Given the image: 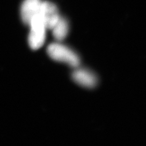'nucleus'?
Returning a JSON list of instances; mask_svg holds the SVG:
<instances>
[{
    "instance_id": "obj_1",
    "label": "nucleus",
    "mask_w": 146,
    "mask_h": 146,
    "mask_svg": "<svg viewBox=\"0 0 146 146\" xmlns=\"http://www.w3.org/2000/svg\"><path fill=\"white\" fill-rule=\"evenodd\" d=\"M47 52L53 60L65 63L72 67H77L80 64L77 55L65 46L58 43H52L48 47Z\"/></svg>"
},
{
    "instance_id": "obj_4",
    "label": "nucleus",
    "mask_w": 146,
    "mask_h": 146,
    "mask_svg": "<svg viewBox=\"0 0 146 146\" xmlns=\"http://www.w3.org/2000/svg\"><path fill=\"white\" fill-rule=\"evenodd\" d=\"M41 0H25L21 7V19L25 24L29 25L32 19L40 12Z\"/></svg>"
},
{
    "instance_id": "obj_3",
    "label": "nucleus",
    "mask_w": 146,
    "mask_h": 146,
    "mask_svg": "<svg viewBox=\"0 0 146 146\" xmlns=\"http://www.w3.org/2000/svg\"><path fill=\"white\" fill-rule=\"evenodd\" d=\"M39 13L43 18L46 29H52L60 19L57 7L51 2H42Z\"/></svg>"
},
{
    "instance_id": "obj_6",
    "label": "nucleus",
    "mask_w": 146,
    "mask_h": 146,
    "mask_svg": "<svg viewBox=\"0 0 146 146\" xmlns=\"http://www.w3.org/2000/svg\"><path fill=\"white\" fill-rule=\"evenodd\" d=\"M54 38L58 41H62L66 36L68 33V25L67 21L60 18L57 23L52 29Z\"/></svg>"
},
{
    "instance_id": "obj_5",
    "label": "nucleus",
    "mask_w": 146,
    "mask_h": 146,
    "mask_svg": "<svg viewBox=\"0 0 146 146\" xmlns=\"http://www.w3.org/2000/svg\"><path fill=\"white\" fill-rule=\"evenodd\" d=\"M72 79L77 84L86 88H93L97 84V79L92 72L85 70H77L72 73Z\"/></svg>"
},
{
    "instance_id": "obj_2",
    "label": "nucleus",
    "mask_w": 146,
    "mask_h": 146,
    "mask_svg": "<svg viewBox=\"0 0 146 146\" xmlns=\"http://www.w3.org/2000/svg\"><path fill=\"white\" fill-rule=\"evenodd\" d=\"M31 31L29 35L28 42L33 49L41 48L44 43L46 38V27L43 18L40 13L32 19L29 24Z\"/></svg>"
}]
</instances>
